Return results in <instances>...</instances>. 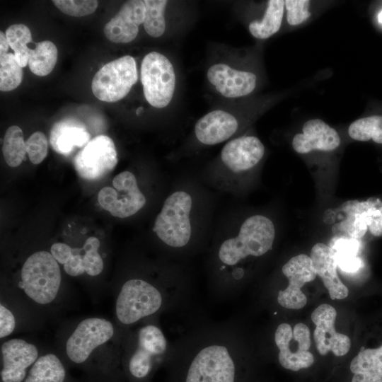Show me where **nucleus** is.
I'll return each instance as SVG.
<instances>
[{
	"mask_svg": "<svg viewBox=\"0 0 382 382\" xmlns=\"http://www.w3.org/2000/svg\"><path fill=\"white\" fill-rule=\"evenodd\" d=\"M238 123L231 113L216 110L202 117L195 124V133L202 144L215 145L221 143L236 132Z\"/></svg>",
	"mask_w": 382,
	"mask_h": 382,
	"instance_id": "412c9836",
	"label": "nucleus"
},
{
	"mask_svg": "<svg viewBox=\"0 0 382 382\" xmlns=\"http://www.w3.org/2000/svg\"><path fill=\"white\" fill-rule=\"evenodd\" d=\"M274 340L279 350L278 361L284 369L297 371L314 363V357L308 351L311 332L304 323H296L294 329L286 323L279 324L275 330Z\"/></svg>",
	"mask_w": 382,
	"mask_h": 382,
	"instance_id": "6e6552de",
	"label": "nucleus"
},
{
	"mask_svg": "<svg viewBox=\"0 0 382 382\" xmlns=\"http://www.w3.org/2000/svg\"><path fill=\"white\" fill-rule=\"evenodd\" d=\"M332 249L337 267L347 273H354L363 266L361 259L358 257L359 243L357 239L339 237L330 246Z\"/></svg>",
	"mask_w": 382,
	"mask_h": 382,
	"instance_id": "bb28decb",
	"label": "nucleus"
},
{
	"mask_svg": "<svg viewBox=\"0 0 382 382\" xmlns=\"http://www.w3.org/2000/svg\"><path fill=\"white\" fill-rule=\"evenodd\" d=\"M16 320L13 313L3 305L0 306V337L9 335L13 331Z\"/></svg>",
	"mask_w": 382,
	"mask_h": 382,
	"instance_id": "58836bf2",
	"label": "nucleus"
},
{
	"mask_svg": "<svg viewBox=\"0 0 382 382\" xmlns=\"http://www.w3.org/2000/svg\"><path fill=\"white\" fill-rule=\"evenodd\" d=\"M26 151L33 164L44 161L48 153V140L44 133L35 132L25 141Z\"/></svg>",
	"mask_w": 382,
	"mask_h": 382,
	"instance_id": "c9c22d12",
	"label": "nucleus"
},
{
	"mask_svg": "<svg viewBox=\"0 0 382 382\" xmlns=\"http://www.w3.org/2000/svg\"><path fill=\"white\" fill-rule=\"evenodd\" d=\"M111 187H104L98 192L100 205L111 215L118 218L129 217L145 204L146 198L138 187L137 179L129 171L117 174Z\"/></svg>",
	"mask_w": 382,
	"mask_h": 382,
	"instance_id": "1a4fd4ad",
	"label": "nucleus"
},
{
	"mask_svg": "<svg viewBox=\"0 0 382 382\" xmlns=\"http://www.w3.org/2000/svg\"><path fill=\"white\" fill-rule=\"evenodd\" d=\"M5 34L10 47L14 51L17 62L22 68L25 67L32 52V50L27 46L32 40L29 28L24 24H13L6 29Z\"/></svg>",
	"mask_w": 382,
	"mask_h": 382,
	"instance_id": "c756f323",
	"label": "nucleus"
},
{
	"mask_svg": "<svg viewBox=\"0 0 382 382\" xmlns=\"http://www.w3.org/2000/svg\"><path fill=\"white\" fill-rule=\"evenodd\" d=\"M282 272L288 279L289 284L286 289L277 291V302L287 309L303 308L307 298L301 287L313 281L317 276L311 257L306 254L294 256L282 266Z\"/></svg>",
	"mask_w": 382,
	"mask_h": 382,
	"instance_id": "f8f14e48",
	"label": "nucleus"
},
{
	"mask_svg": "<svg viewBox=\"0 0 382 382\" xmlns=\"http://www.w3.org/2000/svg\"><path fill=\"white\" fill-rule=\"evenodd\" d=\"M73 163L81 178L91 181L102 178L117 163L114 141L106 135L95 137L76 154Z\"/></svg>",
	"mask_w": 382,
	"mask_h": 382,
	"instance_id": "9b49d317",
	"label": "nucleus"
},
{
	"mask_svg": "<svg viewBox=\"0 0 382 382\" xmlns=\"http://www.w3.org/2000/svg\"><path fill=\"white\" fill-rule=\"evenodd\" d=\"M23 79L22 67L14 54L8 52L0 56V90L7 92L16 88Z\"/></svg>",
	"mask_w": 382,
	"mask_h": 382,
	"instance_id": "473e14b6",
	"label": "nucleus"
},
{
	"mask_svg": "<svg viewBox=\"0 0 382 382\" xmlns=\"http://www.w3.org/2000/svg\"><path fill=\"white\" fill-rule=\"evenodd\" d=\"M336 317L335 308L327 303L318 306L311 313V320L316 325L313 338L320 355L331 352L337 357L344 356L351 347L349 337L335 330Z\"/></svg>",
	"mask_w": 382,
	"mask_h": 382,
	"instance_id": "4468645a",
	"label": "nucleus"
},
{
	"mask_svg": "<svg viewBox=\"0 0 382 382\" xmlns=\"http://www.w3.org/2000/svg\"><path fill=\"white\" fill-rule=\"evenodd\" d=\"M50 251L54 258L63 265L66 264L74 254V248L62 243H54Z\"/></svg>",
	"mask_w": 382,
	"mask_h": 382,
	"instance_id": "ea45409f",
	"label": "nucleus"
},
{
	"mask_svg": "<svg viewBox=\"0 0 382 382\" xmlns=\"http://www.w3.org/2000/svg\"><path fill=\"white\" fill-rule=\"evenodd\" d=\"M19 286L25 294L40 304L52 301L59 289L61 273L51 253L38 251L25 260L21 272Z\"/></svg>",
	"mask_w": 382,
	"mask_h": 382,
	"instance_id": "39448f33",
	"label": "nucleus"
},
{
	"mask_svg": "<svg viewBox=\"0 0 382 382\" xmlns=\"http://www.w3.org/2000/svg\"><path fill=\"white\" fill-rule=\"evenodd\" d=\"M284 9V1H268L262 19L250 23L248 29L250 34L260 40L267 39L274 35L282 25Z\"/></svg>",
	"mask_w": 382,
	"mask_h": 382,
	"instance_id": "393cba45",
	"label": "nucleus"
},
{
	"mask_svg": "<svg viewBox=\"0 0 382 382\" xmlns=\"http://www.w3.org/2000/svg\"><path fill=\"white\" fill-rule=\"evenodd\" d=\"M310 1L307 0H286V20L290 25H298L306 21L311 15Z\"/></svg>",
	"mask_w": 382,
	"mask_h": 382,
	"instance_id": "e433bc0d",
	"label": "nucleus"
},
{
	"mask_svg": "<svg viewBox=\"0 0 382 382\" xmlns=\"http://www.w3.org/2000/svg\"><path fill=\"white\" fill-rule=\"evenodd\" d=\"M140 76L148 103L156 108L166 107L175 87V75L170 60L157 52L147 54L141 64Z\"/></svg>",
	"mask_w": 382,
	"mask_h": 382,
	"instance_id": "0eeeda50",
	"label": "nucleus"
},
{
	"mask_svg": "<svg viewBox=\"0 0 382 382\" xmlns=\"http://www.w3.org/2000/svg\"><path fill=\"white\" fill-rule=\"evenodd\" d=\"M52 3L62 13L75 17L93 13L98 5L96 0H54Z\"/></svg>",
	"mask_w": 382,
	"mask_h": 382,
	"instance_id": "f704fd0d",
	"label": "nucleus"
},
{
	"mask_svg": "<svg viewBox=\"0 0 382 382\" xmlns=\"http://www.w3.org/2000/svg\"><path fill=\"white\" fill-rule=\"evenodd\" d=\"M369 231L374 236H382V202L376 207Z\"/></svg>",
	"mask_w": 382,
	"mask_h": 382,
	"instance_id": "a19ab883",
	"label": "nucleus"
},
{
	"mask_svg": "<svg viewBox=\"0 0 382 382\" xmlns=\"http://www.w3.org/2000/svg\"><path fill=\"white\" fill-rule=\"evenodd\" d=\"M65 375L64 367L59 358L48 354L36 360L24 382H64Z\"/></svg>",
	"mask_w": 382,
	"mask_h": 382,
	"instance_id": "a878e982",
	"label": "nucleus"
},
{
	"mask_svg": "<svg viewBox=\"0 0 382 382\" xmlns=\"http://www.w3.org/2000/svg\"><path fill=\"white\" fill-rule=\"evenodd\" d=\"M275 228L267 217L256 214L246 219L236 237L224 240L218 247L211 294L216 299H231L242 282L241 263L249 257H260L272 248Z\"/></svg>",
	"mask_w": 382,
	"mask_h": 382,
	"instance_id": "f03ea898",
	"label": "nucleus"
},
{
	"mask_svg": "<svg viewBox=\"0 0 382 382\" xmlns=\"http://www.w3.org/2000/svg\"><path fill=\"white\" fill-rule=\"evenodd\" d=\"M80 249L74 248V254L70 260L64 265L65 272L73 277L83 274L85 271L83 255L80 253Z\"/></svg>",
	"mask_w": 382,
	"mask_h": 382,
	"instance_id": "4c0bfd02",
	"label": "nucleus"
},
{
	"mask_svg": "<svg viewBox=\"0 0 382 382\" xmlns=\"http://www.w3.org/2000/svg\"><path fill=\"white\" fill-rule=\"evenodd\" d=\"M113 334L114 328L110 321L99 318L85 319L68 339L66 354L72 361L82 363L95 348L108 341Z\"/></svg>",
	"mask_w": 382,
	"mask_h": 382,
	"instance_id": "ddd939ff",
	"label": "nucleus"
},
{
	"mask_svg": "<svg viewBox=\"0 0 382 382\" xmlns=\"http://www.w3.org/2000/svg\"><path fill=\"white\" fill-rule=\"evenodd\" d=\"M352 382H382V345L361 348L350 363Z\"/></svg>",
	"mask_w": 382,
	"mask_h": 382,
	"instance_id": "b1692460",
	"label": "nucleus"
},
{
	"mask_svg": "<svg viewBox=\"0 0 382 382\" xmlns=\"http://www.w3.org/2000/svg\"><path fill=\"white\" fill-rule=\"evenodd\" d=\"M340 144V137L337 132L318 118L306 121L302 127V132L296 134L292 139L293 149L300 154L314 151H332Z\"/></svg>",
	"mask_w": 382,
	"mask_h": 382,
	"instance_id": "dca6fc26",
	"label": "nucleus"
},
{
	"mask_svg": "<svg viewBox=\"0 0 382 382\" xmlns=\"http://www.w3.org/2000/svg\"><path fill=\"white\" fill-rule=\"evenodd\" d=\"M207 79L216 90L226 98H239L252 93L256 87V75L234 69L226 64H216L207 70Z\"/></svg>",
	"mask_w": 382,
	"mask_h": 382,
	"instance_id": "f3484780",
	"label": "nucleus"
},
{
	"mask_svg": "<svg viewBox=\"0 0 382 382\" xmlns=\"http://www.w3.org/2000/svg\"><path fill=\"white\" fill-rule=\"evenodd\" d=\"M379 199L371 197L366 201H349L341 207L347 213L346 219L335 227L334 231L345 232L344 237L355 239L363 237L371 223L374 209Z\"/></svg>",
	"mask_w": 382,
	"mask_h": 382,
	"instance_id": "4be33fe9",
	"label": "nucleus"
},
{
	"mask_svg": "<svg viewBox=\"0 0 382 382\" xmlns=\"http://www.w3.org/2000/svg\"><path fill=\"white\" fill-rule=\"evenodd\" d=\"M349 137L357 141L373 140L382 144V115L361 117L352 122L348 128Z\"/></svg>",
	"mask_w": 382,
	"mask_h": 382,
	"instance_id": "7c9ffc66",
	"label": "nucleus"
},
{
	"mask_svg": "<svg viewBox=\"0 0 382 382\" xmlns=\"http://www.w3.org/2000/svg\"><path fill=\"white\" fill-rule=\"evenodd\" d=\"M192 204L190 195L184 191H176L166 199L155 219L153 231L168 247L183 248L190 243Z\"/></svg>",
	"mask_w": 382,
	"mask_h": 382,
	"instance_id": "20e7f679",
	"label": "nucleus"
},
{
	"mask_svg": "<svg viewBox=\"0 0 382 382\" xmlns=\"http://www.w3.org/2000/svg\"><path fill=\"white\" fill-rule=\"evenodd\" d=\"M145 18L144 28L153 37H161L166 30L164 11L168 1L166 0H145Z\"/></svg>",
	"mask_w": 382,
	"mask_h": 382,
	"instance_id": "2f4dec72",
	"label": "nucleus"
},
{
	"mask_svg": "<svg viewBox=\"0 0 382 382\" xmlns=\"http://www.w3.org/2000/svg\"><path fill=\"white\" fill-rule=\"evenodd\" d=\"M3 369L2 382H21L26 369L37 359V349L32 344L21 339H12L3 343L1 347Z\"/></svg>",
	"mask_w": 382,
	"mask_h": 382,
	"instance_id": "a211bd4d",
	"label": "nucleus"
},
{
	"mask_svg": "<svg viewBox=\"0 0 382 382\" xmlns=\"http://www.w3.org/2000/svg\"><path fill=\"white\" fill-rule=\"evenodd\" d=\"M138 79L137 64L125 55L103 66L94 75L91 89L100 100L112 103L125 98Z\"/></svg>",
	"mask_w": 382,
	"mask_h": 382,
	"instance_id": "423d86ee",
	"label": "nucleus"
},
{
	"mask_svg": "<svg viewBox=\"0 0 382 382\" xmlns=\"http://www.w3.org/2000/svg\"><path fill=\"white\" fill-rule=\"evenodd\" d=\"M378 22L382 24V10L378 14Z\"/></svg>",
	"mask_w": 382,
	"mask_h": 382,
	"instance_id": "37998d69",
	"label": "nucleus"
},
{
	"mask_svg": "<svg viewBox=\"0 0 382 382\" xmlns=\"http://www.w3.org/2000/svg\"><path fill=\"white\" fill-rule=\"evenodd\" d=\"M144 1H126L115 16L104 27V34L115 43H128L133 41L139 32V26L145 18Z\"/></svg>",
	"mask_w": 382,
	"mask_h": 382,
	"instance_id": "2eb2a0df",
	"label": "nucleus"
},
{
	"mask_svg": "<svg viewBox=\"0 0 382 382\" xmlns=\"http://www.w3.org/2000/svg\"><path fill=\"white\" fill-rule=\"evenodd\" d=\"M190 298L162 290L141 279H131L122 285L116 300V316L122 324L131 325L156 314L164 307L173 311L187 305Z\"/></svg>",
	"mask_w": 382,
	"mask_h": 382,
	"instance_id": "7ed1b4c3",
	"label": "nucleus"
},
{
	"mask_svg": "<svg viewBox=\"0 0 382 382\" xmlns=\"http://www.w3.org/2000/svg\"><path fill=\"white\" fill-rule=\"evenodd\" d=\"M241 350L231 319L197 325L173 344L170 354L187 364L184 382H236Z\"/></svg>",
	"mask_w": 382,
	"mask_h": 382,
	"instance_id": "f257e3e1",
	"label": "nucleus"
},
{
	"mask_svg": "<svg viewBox=\"0 0 382 382\" xmlns=\"http://www.w3.org/2000/svg\"><path fill=\"white\" fill-rule=\"evenodd\" d=\"M58 57L56 45L51 41L38 42L32 52L28 62L31 72L39 76L48 75L54 69Z\"/></svg>",
	"mask_w": 382,
	"mask_h": 382,
	"instance_id": "cd10ccee",
	"label": "nucleus"
},
{
	"mask_svg": "<svg viewBox=\"0 0 382 382\" xmlns=\"http://www.w3.org/2000/svg\"><path fill=\"white\" fill-rule=\"evenodd\" d=\"M91 135L80 121L66 118L56 122L52 127L50 142L58 154L69 155L75 147H83L90 141Z\"/></svg>",
	"mask_w": 382,
	"mask_h": 382,
	"instance_id": "5701e85b",
	"label": "nucleus"
},
{
	"mask_svg": "<svg viewBox=\"0 0 382 382\" xmlns=\"http://www.w3.org/2000/svg\"><path fill=\"white\" fill-rule=\"evenodd\" d=\"M10 47L6 34L3 31L0 32V56L8 53Z\"/></svg>",
	"mask_w": 382,
	"mask_h": 382,
	"instance_id": "79ce46f5",
	"label": "nucleus"
},
{
	"mask_svg": "<svg viewBox=\"0 0 382 382\" xmlns=\"http://www.w3.org/2000/svg\"><path fill=\"white\" fill-rule=\"evenodd\" d=\"M265 146L254 136H243L229 141L222 149L221 158L231 171H247L255 166L262 158Z\"/></svg>",
	"mask_w": 382,
	"mask_h": 382,
	"instance_id": "6ab92c4d",
	"label": "nucleus"
},
{
	"mask_svg": "<svg viewBox=\"0 0 382 382\" xmlns=\"http://www.w3.org/2000/svg\"><path fill=\"white\" fill-rule=\"evenodd\" d=\"M2 151L4 158L10 167H17L24 160L27 153L26 146L23 131L18 126L13 125L6 129Z\"/></svg>",
	"mask_w": 382,
	"mask_h": 382,
	"instance_id": "c85d7f7f",
	"label": "nucleus"
},
{
	"mask_svg": "<svg viewBox=\"0 0 382 382\" xmlns=\"http://www.w3.org/2000/svg\"><path fill=\"white\" fill-rule=\"evenodd\" d=\"M311 258L316 273L321 278L331 299L347 298L349 290L338 277L337 264L330 246L322 243L315 244L311 250Z\"/></svg>",
	"mask_w": 382,
	"mask_h": 382,
	"instance_id": "aec40b11",
	"label": "nucleus"
},
{
	"mask_svg": "<svg viewBox=\"0 0 382 382\" xmlns=\"http://www.w3.org/2000/svg\"><path fill=\"white\" fill-rule=\"evenodd\" d=\"M100 241L93 236L87 238L83 246L84 268L90 276L98 275L103 269V259L98 253Z\"/></svg>",
	"mask_w": 382,
	"mask_h": 382,
	"instance_id": "72a5a7b5",
	"label": "nucleus"
},
{
	"mask_svg": "<svg viewBox=\"0 0 382 382\" xmlns=\"http://www.w3.org/2000/svg\"><path fill=\"white\" fill-rule=\"evenodd\" d=\"M168 341L161 329L149 324L140 328L137 334L135 348L129 359V373L137 378H144L154 365L171 351Z\"/></svg>",
	"mask_w": 382,
	"mask_h": 382,
	"instance_id": "9d476101",
	"label": "nucleus"
}]
</instances>
